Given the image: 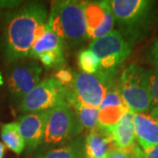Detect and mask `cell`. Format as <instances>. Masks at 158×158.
I'll return each instance as SVG.
<instances>
[{"label": "cell", "mask_w": 158, "mask_h": 158, "mask_svg": "<svg viewBox=\"0 0 158 158\" xmlns=\"http://www.w3.org/2000/svg\"><path fill=\"white\" fill-rule=\"evenodd\" d=\"M47 16V6L39 2H29L7 13L0 46L6 62L11 64L28 57L35 32Z\"/></svg>", "instance_id": "obj_1"}, {"label": "cell", "mask_w": 158, "mask_h": 158, "mask_svg": "<svg viewBox=\"0 0 158 158\" xmlns=\"http://www.w3.org/2000/svg\"><path fill=\"white\" fill-rule=\"evenodd\" d=\"M48 27L62 40L64 47H77L88 39L84 1L64 0L52 3Z\"/></svg>", "instance_id": "obj_2"}, {"label": "cell", "mask_w": 158, "mask_h": 158, "mask_svg": "<svg viewBox=\"0 0 158 158\" xmlns=\"http://www.w3.org/2000/svg\"><path fill=\"white\" fill-rule=\"evenodd\" d=\"M150 71L133 63L118 77L117 89L128 110L134 113H148L151 109Z\"/></svg>", "instance_id": "obj_3"}, {"label": "cell", "mask_w": 158, "mask_h": 158, "mask_svg": "<svg viewBox=\"0 0 158 158\" xmlns=\"http://www.w3.org/2000/svg\"><path fill=\"white\" fill-rule=\"evenodd\" d=\"M117 69H100L94 74L75 72L70 88L80 103L91 107L99 108L109 90L117 87Z\"/></svg>", "instance_id": "obj_4"}, {"label": "cell", "mask_w": 158, "mask_h": 158, "mask_svg": "<svg viewBox=\"0 0 158 158\" xmlns=\"http://www.w3.org/2000/svg\"><path fill=\"white\" fill-rule=\"evenodd\" d=\"M118 24L121 34L132 43L138 31L147 22L154 1L150 0H107L106 1Z\"/></svg>", "instance_id": "obj_5"}, {"label": "cell", "mask_w": 158, "mask_h": 158, "mask_svg": "<svg viewBox=\"0 0 158 158\" xmlns=\"http://www.w3.org/2000/svg\"><path fill=\"white\" fill-rule=\"evenodd\" d=\"M83 129L74 109L59 106L49 110L42 142L47 148L61 147L80 136Z\"/></svg>", "instance_id": "obj_6"}, {"label": "cell", "mask_w": 158, "mask_h": 158, "mask_svg": "<svg viewBox=\"0 0 158 158\" xmlns=\"http://www.w3.org/2000/svg\"><path fill=\"white\" fill-rule=\"evenodd\" d=\"M42 67L36 60L11 63L7 72V88L11 104L19 107L24 98L40 83Z\"/></svg>", "instance_id": "obj_7"}, {"label": "cell", "mask_w": 158, "mask_h": 158, "mask_svg": "<svg viewBox=\"0 0 158 158\" xmlns=\"http://www.w3.org/2000/svg\"><path fill=\"white\" fill-rule=\"evenodd\" d=\"M65 95V87L55 77H47L24 98L19 109L23 114L51 110L59 106L68 105Z\"/></svg>", "instance_id": "obj_8"}, {"label": "cell", "mask_w": 158, "mask_h": 158, "mask_svg": "<svg viewBox=\"0 0 158 158\" xmlns=\"http://www.w3.org/2000/svg\"><path fill=\"white\" fill-rule=\"evenodd\" d=\"M133 43L118 30L99 39L91 40L89 45L100 61V69H117L128 57Z\"/></svg>", "instance_id": "obj_9"}, {"label": "cell", "mask_w": 158, "mask_h": 158, "mask_svg": "<svg viewBox=\"0 0 158 158\" xmlns=\"http://www.w3.org/2000/svg\"><path fill=\"white\" fill-rule=\"evenodd\" d=\"M88 39L102 38L113 31L115 20L106 1H84Z\"/></svg>", "instance_id": "obj_10"}, {"label": "cell", "mask_w": 158, "mask_h": 158, "mask_svg": "<svg viewBox=\"0 0 158 158\" xmlns=\"http://www.w3.org/2000/svg\"><path fill=\"white\" fill-rule=\"evenodd\" d=\"M49 110L22 114L17 124L20 135L28 151H33L42 143Z\"/></svg>", "instance_id": "obj_11"}, {"label": "cell", "mask_w": 158, "mask_h": 158, "mask_svg": "<svg viewBox=\"0 0 158 158\" xmlns=\"http://www.w3.org/2000/svg\"><path fill=\"white\" fill-rule=\"evenodd\" d=\"M112 131L98 125L96 129L89 132L85 139V158H107L109 153L116 148Z\"/></svg>", "instance_id": "obj_12"}, {"label": "cell", "mask_w": 158, "mask_h": 158, "mask_svg": "<svg viewBox=\"0 0 158 158\" xmlns=\"http://www.w3.org/2000/svg\"><path fill=\"white\" fill-rule=\"evenodd\" d=\"M135 139L145 152L158 145V117L148 113H135Z\"/></svg>", "instance_id": "obj_13"}, {"label": "cell", "mask_w": 158, "mask_h": 158, "mask_svg": "<svg viewBox=\"0 0 158 158\" xmlns=\"http://www.w3.org/2000/svg\"><path fill=\"white\" fill-rule=\"evenodd\" d=\"M134 115L135 113L127 110L120 120L113 127L112 135L116 148L127 149L136 143Z\"/></svg>", "instance_id": "obj_14"}, {"label": "cell", "mask_w": 158, "mask_h": 158, "mask_svg": "<svg viewBox=\"0 0 158 158\" xmlns=\"http://www.w3.org/2000/svg\"><path fill=\"white\" fill-rule=\"evenodd\" d=\"M59 49H64L63 42L47 25L45 34L40 40L34 41L28 57L32 60H36L40 55L44 53L53 52Z\"/></svg>", "instance_id": "obj_15"}, {"label": "cell", "mask_w": 158, "mask_h": 158, "mask_svg": "<svg viewBox=\"0 0 158 158\" xmlns=\"http://www.w3.org/2000/svg\"><path fill=\"white\" fill-rule=\"evenodd\" d=\"M85 137L78 136L69 143L40 156L38 158H85Z\"/></svg>", "instance_id": "obj_16"}, {"label": "cell", "mask_w": 158, "mask_h": 158, "mask_svg": "<svg viewBox=\"0 0 158 158\" xmlns=\"http://www.w3.org/2000/svg\"><path fill=\"white\" fill-rule=\"evenodd\" d=\"M0 136L6 147L16 155H20L26 148L17 122L2 125L0 128Z\"/></svg>", "instance_id": "obj_17"}, {"label": "cell", "mask_w": 158, "mask_h": 158, "mask_svg": "<svg viewBox=\"0 0 158 158\" xmlns=\"http://www.w3.org/2000/svg\"><path fill=\"white\" fill-rule=\"evenodd\" d=\"M70 107L74 109L83 128L89 130V132H90L96 129L99 125L98 108L85 106L79 101L75 102Z\"/></svg>", "instance_id": "obj_18"}, {"label": "cell", "mask_w": 158, "mask_h": 158, "mask_svg": "<svg viewBox=\"0 0 158 158\" xmlns=\"http://www.w3.org/2000/svg\"><path fill=\"white\" fill-rule=\"evenodd\" d=\"M128 110L127 106H108L98 110V123L105 127L113 129Z\"/></svg>", "instance_id": "obj_19"}, {"label": "cell", "mask_w": 158, "mask_h": 158, "mask_svg": "<svg viewBox=\"0 0 158 158\" xmlns=\"http://www.w3.org/2000/svg\"><path fill=\"white\" fill-rule=\"evenodd\" d=\"M77 65L83 73L94 74L100 68V61L90 49H84L78 53Z\"/></svg>", "instance_id": "obj_20"}, {"label": "cell", "mask_w": 158, "mask_h": 158, "mask_svg": "<svg viewBox=\"0 0 158 158\" xmlns=\"http://www.w3.org/2000/svg\"><path fill=\"white\" fill-rule=\"evenodd\" d=\"M107 158H144V152L135 143L134 146L127 149L113 148L109 153Z\"/></svg>", "instance_id": "obj_21"}, {"label": "cell", "mask_w": 158, "mask_h": 158, "mask_svg": "<svg viewBox=\"0 0 158 158\" xmlns=\"http://www.w3.org/2000/svg\"><path fill=\"white\" fill-rule=\"evenodd\" d=\"M108 106H127L124 101H123V99H122V98L120 96L119 92H118L117 87L113 88V90L108 91L107 94L106 95L104 100L98 108V110L108 107Z\"/></svg>", "instance_id": "obj_22"}, {"label": "cell", "mask_w": 158, "mask_h": 158, "mask_svg": "<svg viewBox=\"0 0 158 158\" xmlns=\"http://www.w3.org/2000/svg\"><path fill=\"white\" fill-rule=\"evenodd\" d=\"M54 77L60 82V84L62 86L67 87L69 85H72L74 77H75V72L72 71L70 69L65 67V68H62L59 70H56Z\"/></svg>", "instance_id": "obj_23"}, {"label": "cell", "mask_w": 158, "mask_h": 158, "mask_svg": "<svg viewBox=\"0 0 158 158\" xmlns=\"http://www.w3.org/2000/svg\"><path fill=\"white\" fill-rule=\"evenodd\" d=\"M150 94L152 108L158 105V69H153L150 71Z\"/></svg>", "instance_id": "obj_24"}, {"label": "cell", "mask_w": 158, "mask_h": 158, "mask_svg": "<svg viewBox=\"0 0 158 158\" xmlns=\"http://www.w3.org/2000/svg\"><path fill=\"white\" fill-rule=\"evenodd\" d=\"M148 61L154 67V69H158V37L149 48Z\"/></svg>", "instance_id": "obj_25"}, {"label": "cell", "mask_w": 158, "mask_h": 158, "mask_svg": "<svg viewBox=\"0 0 158 158\" xmlns=\"http://www.w3.org/2000/svg\"><path fill=\"white\" fill-rule=\"evenodd\" d=\"M144 152V151H143ZM144 158H158V145L144 152Z\"/></svg>", "instance_id": "obj_26"}, {"label": "cell", "mask_w": 158, "mask_h": 158, "mask_svg": "<svg viewBox=\"0 0 158 158\" xmlns=\"http://www.w3.org/2000/svg\"><path fill=\"white\" fill-rule=\"evenodd\" d=\"M149 113L152 115V116H155V117H158V105L155 106L154 107H152L149 111Z\"/></svg>", "instance_id": "obj_27"}, {"label": "cell", "mask_w": 158, "mask_h": 158, "mask_svg": "<svg viewBox=\"0 0 158 158\" xmlns=\"http://www.w3.org/2000/svg\"><path fill=\"white\" fill-rule=\"evenodd\" d=\"M3 83H4V81H3V77H2L1 72H0V85H3Z\"/></svg>", "instance_id": "obj_28"}]
</instances>
